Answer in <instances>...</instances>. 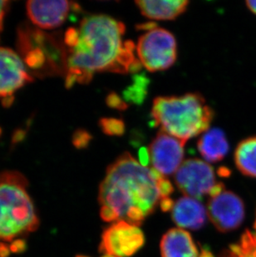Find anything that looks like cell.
I'll list each match as a JSON object with an SVG mask.
<instances>
[{"mask_svg": "<svg viewBox=\"0 0 256 257\" xmlns=\"http://www.w3.org/2000/svg\"><path fill=\"white\" fill-rule=\"evenodd\" d=\"M125 25L105 15H89L63 36L67 49L66 86L89 83L95 73H137L140 61L135 44L124 41Z\"/></svg>", "mask_w": 256, "mask_h": 257, "instance_id": "6da1fadb", "label": "cell"}, {"mask_svg": "<svg viewBox=\"0 0 256 257\" xmlns=\"http://www.w3.org/2000/svg\"><path fill=\"white\" fill-rule=\"evenodd\" d=\"M162 177L130 153L120 156L109 166L100 185L98 200L102 220L125 221L140 226L162 199Z\"/></svg>", "mask_w": 256, "mask_h": 257, "instance_id": "7a4b0ae2", "label": "cell"}, {"mask_svg": "<svg viewBox=\"0 0 256 257\" xmlns=\"http://www.w3.org/2000/svg\"><path fill=\"white\" fill-rule=\"evenodd\" d=\"M152 116L162 132L186 143L209 130L214 112L200 93L158 97L153 101Z\"/></svg>", "mask_w": 256, "mask_h": 257, "instance_id": "3957f363", "label": "cell"}, {"mask_svg": "<svg viewBox=\"0 0 256 257\" xmlns=\"http://www.w3.org/2000/svg\"><path fill=\"white\" fill-rule=\"evenodd\" d=\"M28 182L19 172L0 174V242H10L39 226Z\"/></svg>", "mask_w": 256, "mask_h": 257, "instance_id": "277c9868", "label": "cell"}, {"mask_svg": "<svg viewBox=\"0 0 256 257\" xmlns=\"http://www.w3.org/2000/svg\"><path fill=\"white\" fill-rule=\"evenodd\" d=\"M18 49L27 68L38 75L67 73V49L63 41L36 29L23 26L18 32Z\"/></svg>", "mask_w": 256, "mask_h": 257, "instance_id": "5b68a950", "label": "cell"}, {"mask_svg": "<svg viewBox=\"0 0 256 257\" xmlns=\"http://www.w3.org/2000/svg\"><path fill=\"white\" fill-rule=\"evenodd\" d=\"M136 51L141 64L148 71L166 70L177 60V40L171 32L156 27L139 38Z\"/></svg>", "mask_w": 256, "mask_h": 257, "instance_id": "8992f818", "label": "cell"}, {"mask_svg": "<svg viewBox=\"0 0 256 257\" xmlns=\"http://www.w3.org/2000/svg\"><path fill=\"white\" fill-rule=\"evenodd\" d=\"M175 182L186 197L195 199L210 195L218 183L212 167L200 159L185 161L176 172Z\"/></svg>", "mask_w": 256, "mask_h": 257, "instance_id": "52a82bcc", "label": "cell"}, {"mask_svg": "<svg viewBox=\"0 0 256 257\" xmlns=\"http://www.w3.org/2000/svg\"><path fill=\"white\" fill-rule=\"evenodd\" d=\"M144 242L143 232L138 226L118 221L104 230L99 249L107 255L128 257L135 254Z\"/></svg>", "mask_w": 256, "mask_h": 257, "instance_id": "ba28073f", "label": "cell"}, {"mask_svg": "<svg viewBox=\"0 0 256 257\" xmlns=\"http://www.w3.org/2000/svg\"><path fill=\"white\" fill-rule=\"evenodd\" d=\"M208 216L220 232L231 231L238 228L244 221V203L236 194L224 190L210 197Z\"/></svg>", "mask_w": 256, "mask_h": 257, "instance_id": "9c48e42d", "label": "cell"}, {"mask_svg": "<svg viewBox=\"0 0 256 257\" xmlns=\"http://www.w3.org/2000/svg\"><path fill=\"white\" fill-rule=\"evenodd\" d=\"M185 144L179 139L160 132L148 148L153 169L163 177L177 172L184 163Z\"/></svg>", "mask_w": 256, "mask_h": 257, "instance_id": "30bf717a", "label": "cell"}, {"mask_svg": "<svg viewBox=\"0 0 256 257\" xmlns=\"http://www.w3.org/2000/svg\"><path fill=\"white\" fill-rule=\"evenodd\" d=\"M33 80L20 55L12 49L0 48V97L14 99V93Z\"/></svg>", "mask_w": 256, "mask_h": 257, "instance_id": "8fae6325", "label": "cell"}, {"mask_svg": "<svg viewBox=\"0 0 256 257\" xmlns=\"http://www.w3.org/2000/svg\"><path fill=\"white\" fill-rule=\"evenodd\" d=\"M78 7L68 1H29L26 4L27 15L36 27L53 29L59 27L68 19L71 10Z\"/></svg>", "mask_w": 256, "mask_h": 257, "instance_id": "7c38bea8", "label": "cell"}, {"mask_svg": "<svg viewBox=\"0 0 256 257\" xmlns=\"http://www.w3.org/2000/svg\"><path fill=\"white\" fill-rule=\"evenodd\" d=\"M172 210L173 221L182 228L198 230L206 221L205 206L192 197H181L176 201Z\"/></svg>", "mask_w": 256, "mask_h": 257, "instance_id": "4fadbf2b", "label": "cell"}, {"mask_svg": "<svg viewBox=\"0 0 256 257\" xmlns=\"http://www.w3.org/2000/svg\"><path fill=\"white\" fill-rule=\"evenodd\" d=\"M161 251L162 257H199L191 235L182 229H172L163 235Z\"/></svg>", "mask_w": 256, "mask_h": 257, "instance_id": "5bb4252c", "label": "cell"}, {"mask_svg": "<svg viewBox=\"0 0 256 257\" xmlns=\"http://www.w3.org/2000/svg\"><path fill=\"white\" fill-rule=\"evenodd\" d=\"M141 13L153 20H175L183 14L188 6L186 0H140L136 1Z\"/></svg>", "mask_w": 256, "mask_h": 257, "instance_id": "9a60e30c", "label": "cell"}, {"mask_svg": "<svg viewBox=\"0 0 256 257\" xmlns=\"http://www.w3.org/2000/svg\"><path fill=\"white\" fill-rule=\"evenodd\" d=\"M197 148L202 158L209 163L222 160L229 151V143L222 130L211 128L199 139Z\"/></svg>", "mask_w": 256, "mask_h": 257, "instance_id": "2e32d148", "label": "cell"}, {"mask_svg": "<svg viewBox=\"0 0 256 257\" xmlns=\"http://www.w3.org/2000/svg\"><path fill=\"white\" fill-rule=\"evenodd\" d=\"M234 163L242 174L256 178V136L244 139L238 144Z\"/></svg>", "mask_w": 256, "mask_h": 257, "instance_id": "e0dca14e", "label": "cell"}, {"mask_svg": "<svg viewBox=\"0 0 256 257\" xmlns=\"http://www.w3.org/2000/svg\"><path fill=\"white\" fill-rule=\"evenodd\" d=\"M221 257H256L252 246L249 230H246L243 234L239 243L230 245L227 250L224 251Z\"/></svg>", "mask_w": 256, "mask_h": 257, "instance_id": "ac0fdd59", "label": "cell"}, {"mask_svg": "<svg viewBox=\"0 0 256 257\" xmlns=\"http://www.w3.org/2000/svg\"><path fill=\"white\" fill-rule=\"evenodd\" d=\"M148 83L149 81L144 76H136L133 85L128 87L124 92L125 99L134 103H140L143 102L148 92Z\"/></svg>", "mask_w": 256, "mask_h": 257, "instance_id": "d6986e66", "label": "cell"}, {"mask_svg": "<svg viewBox=\"0 0 256 257\" xmlns=\"http://www.w3.org/2000/svg\"><path fill=\"white\" fill-rule=\"evenodd\" d=\"M99 125L104 134L109 136H121L125 132V124L121 119L102 118Z\"/></svg>", "mask_w": 256, "mask_h": 257, "instance_id": "ffe728a7", "label": "cell"}, {"mask_svg": "<svg viewBox=\"0 0 256 257\" xmlns=\"http://www.w3.org/2000/svg\"><path fill=\"white\" fill-rule=\"evenodd\" d=\"M92 137L84 130H77L73 137V145L77 148H86L89 144Z\"/></svg>", "mask_w": 256, "mask_h": 257, "instance_id": "44dd1931", "label": "cell"}, {"mask_svg": "<svg viewBox=\"0 0 256 257\" xmlns=\"http://www.w3.org/2000/svg\"><path fill=\"white\" fill-rule=\"evenodd\" d=\"M106 103L110 107H113L116 109L124 110L127 107L126 102L121 99L118 95L116 93H110L106 97Z\"/></svg>", "mask_w": 256, "mask_h": 257, "instance_id": "7402d4cb", "label": "cell"}, {"mask_svg": "<svg viewBox=\"0 0 256 257\" xmlns=\"http://www.w3.org/2000/svg\"><path fill=\"white\" fill-rule=\"evenodd\" d=\"M10 3L9 1H0V32L2 31L4 28V21L8 10L10 9Z\"/></svg>", "mask_w": 256, "mask_h": 257, "instance_id": "603a6c76", "label": "cell"}, {"mask_svg": "<svg viewBox=\"0 0 256 257\" xmlns=\"http://www.w3.org/2000/svg\"><path fill=\"white\" fill-rule=\"evenodd\" d=\"M161 206L162 209L164 211H168L169 210H172V207L174 206V202L172 201V200L170 197H167V198H163L161 200Z\"/></svg>", "mask_w": 256, "mask_h": 257, "instance_id": "cb8c5ba5", "label": "cell"}, {"mask_svg": "<svg viewBox=\"0 0 256 257\" xmlns=\"http://www.w3.org/2000/svg\"><path fill=\"white\" fill-rule=\"evenodd\" d=\"M254 232H251V241H252V245H253V249H254V252L256 256V221L255 223H254Z\"/></svg>", "mask_w": 256, "mask_h": 257, "instance_id": "d4e9b609", "label": "cell"}, {"mask_svg": "<svg viewBox=\"0 0 256 257\" xmlns=\"http://www.w3.org/2000/svg\"><path fill=\"white\" fill-rule=\"evenodd\" d=\"M246 5L248 9L256 15V1H247Z\"/></svg>", "mask_w": 256, "mask_h": 257, "instance_id": "484cf974", "label": "cell"}, {"mask_svg": "<svg viewBox=\"0 0 256 257\" xmlns=\"http://www.w3.org/2000/svg\"><path fill=\"white\" fill-rule=\"evenodd\" d=\"M199 257H214L213 256L212 254L210 251H209V250H205L204 249L202 250V252H201V255H199Z\"/></svg>", "mask_w": 256, "mask_h": 257, "instance_id": "4316f807", "label": "cell"}, {"mask_svg": "<svg viewBox=\"0 0 256 257\" xmlns=\"http://www.w3.org/2000/svg\"><path fill=\"white\" fill-rule=\"evenodd\" d=\"M103 257H116V256H113V255H104Z\"/></svg>", "mask_w": 256, "mask_h": 257, "instance_id": "83f0119b", "label": "cell"}, {"mask_svg": "<svg viewBox=\"0 0 256 257\" xmlns=\"http://www.w3.org/2000/svg\"><path fill=\"white\" fill-rule=\"evenodd\" d=\"M77 257H86V256H77Z\"/></svg>", "mask_w": 256, "mask_h": 257, "instance_id": "f1b7e54d", "label": "cell"}]
</instances>
